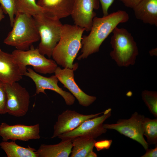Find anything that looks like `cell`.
<instances>
[{
	"mask_svg": "<svg viewBox=\"0 0 157 157\" xmlns=\"http://www.w3.org/2000/svg\"><path fill=\"white\" fill-rule=\"evenodd\" d=\"M33 17L40 40L38 49L41 54L50 58L60 38L63 24L60 19L44 13Z\"/></svg>",
	"mask_w": 157,
	"mask_h": 157,
	"instance_id": "5",
	"label": "cell"
},
{
	"mask_svg": "<svg viewBox=\"0 0 157 157\" xmlns=\"http://www.w3.org/2000/svg\"><path fill=\"white\" fill-rule=\"evenodd\" d=\"M129 16L125 11L118 10L101 17H95L89 34L82 37L81 54L78 60L87 58L89 56L98 52L104 40L120 23L129 20Z\"/></svg>",
	"mask_w": 157,
	"mask_h": 157,
	"instance_id": "1",
	"label": "cell"
},
{
	"mask_svg": "<svg viewBox=\"0 0 157 157\" xmlns=\"http://www.w3.org/2000/svg\"><path fill=\"white\" fill-rule=\"evenodd\" d=\"M11 31L3 42L16 49L28 50L33 43L40 40V37L33 16L17 12L15 15Z\"/></svg>",
	"mask_w": 157,
	"mask_h": 157,
	"instance_id": "3",
	"label": "cell"
},
{
	"mask_svg": "<svg viewBox=\"0 0 157 157\" xmlns=\"http://www.w3.org/2000/svg\"><path fill=\"white\" fill-rule=\"evenodd\" d=\"M75 70L69 68L62 69L58 67L54 73L58 81L76 99L79 104L88 107L96 100L97 97L87 94L78 87L74 79V71Z\"/></svg>",
	"mask_w": 157,
	"mask_h": 157,
	"instance_id": "14",
	"label": "cell"
},
{
	"mask_svg": "<svg viewBox=\"0 0 157 157\" xmlns=\"http://www.w3.org/2000/svg\"><path fill=\"white\" fill-rule=\"evenodd\" d=\"M73 147L71 139L54 144H41L37 150L38 157H68Z\"/></svg>",
	"mask_w": 157,
	"mask_h": 157,
	"instance_id": "18",
	"label": "cell"
},
{
	"mask_svg": "<svg viewBox=\"0 0 157 157\" xmlns=\"http://www.w3.org/2000/svg\"><path fill=\"white\" fill-rule=\"evenodd\" d=\"M112 140H103L96 141L94 144L97 150L100 151L104 149H109L111 144Z\"/></svg>",
	"mask_w": 157,
	"mask_h": 157,
	"instance_id": "26",
	"label": "cell"
},
{
	"mask_svg": "<svg viewBox=\"0 0 157 157\" xmlns=\"http://www.w3.org/2000/svg\"><path fill=\"white\" fill-rule=\"evenodd\" d=\"M24 75L30 78L34 82L36 87L35 95L40 93L46 94V90L53 91L60 95L64 99L66 104L68 106L73 105L75 97L71 93L63 90L58 86V81L55 75L46 77L38 74L30 68H27Z\"/></svg>",
	"mask_w": 157,
	"mask_h": 157,
	"instance_id": "10",
	"label": "cell"
},
{
	"mask_svg": "<svg viewBox=\"0 0 157 157\" xmlns=\"http://www.w3.org/2000/svg\"><path fill=\"white\" fill-rule=\"evenodd\" d=\"M40 131L39 124L30 126L21 124L10 125L3 122L0 125V136L3 141L11 140L27 141L39 139Z\"/></svg>",
	"mask_w": 157,
	"mask_h": 157,
	"instance_id": "13",
	"label": "cell"
},
{
	"mask_svg": "<svg viewBox=\"0 0 157 157\" xmlns=\"http://www.w3.org/2000/svg\"><path fill=\"white\" fill-rule=\"evenodd\" d=\"M7 95L6 113L16 117L25 115L30 103V95L26 88L18 83H5Z\"/></svg>",
	"mask_w": 157,
	"mask_h": 157,
	"instance_id": "8",
	"label": "cell"
},
{
	"mask_svg": "<svg viewBox=\"0 0 157 157\" xmlns=\"http://www.w3.org/2000/svg\"><path fill=\"white\" fill-rule=\"evenodd\" d=\"M0 4L4 13L8 15L10 26L12 27L14 16L17 13L16 0H0Z\"/></svg>",
	"mask_w": 157,
	"mask_h": 157,
	"instance_id": "24",
	"label": "cell"
},
{
	"mask_svg": "<svg viewBox=\"0 0 157 157\" xmlns=\"http://www.w3.org/2000/svg\"><path fill=\"white\" fill-rule=\"evenodd\" d=\"M85 31L75 24L63 25L60 38L52 55L57 64L64 68L77 69L78 64H74L73 62L81 48L82 35Z\"/></svg>",
	"mask_w": 157,
	"mask_h": 157,
	"instance_id": "2",
	"label": "cell"
},
{
	"mask_svg": "<svg viewBox=\"0 0 157 157\" xmlns=\"http://www.w3.org/2000/svg\"><path fill=\"white\" fill-rule=\"evenodd\" d=\"M133 9L137 19L157 26V0H142Z\"/></svg>",
	"mask_w": 157,
	"mask_h": 157,
	"instance_id": "17",
	"label": "cell"
},
{
	"mask_svg": "<svg viewBox=\"0 0 157 157\" xmlns=\"http://www.w3.org/2000/svg\"><path fill=\"white\" fill-rule=\"evenodd\" d=\"M99 0H74L71 16L75 25L89 32L96 16L94 10L99 9Z\"/></svg>",
	"mask_w": 157,
	"mask_h": 157,
	"instance_id": "11",
	"label": "cell"
},
{
	"mask_svg": "<svg viewBox=\"0 0 157 157\" xmlns=\"http://www.w3.org/2000/svg\"><path fill=\"white\" fill-rule=\"evenodd\" d=\"M16 4L17 13L32 16L44 13L43 10L37 4L35 0H16Z\"/></svg>",
	"mask_w": 157,
	"mask_h": 157,
	"instance_id": "22",
	"label": "cell"
},
{
	"mask_svg": "<svg viewBox=\"0 0 157 157\" xmlns=\"http://www.w3.org/2000/svg\"><path fill=\"white\" fill-rule=\"evenodd\" d=\"M7 101V95L5 86V83L0 81V114L6 113V107Z\"/></svg>",
	"mask_w": 157,
	"mask_h": 157,
	"instance_id": "25",
	"label": "cell"
},
{
	"mask_svg": "<svg viewBox=\"0 0 157 157\" xmlns=\"http://www.w3.org/2000/svg\"><path fill=\"white\" fill-rule=\"evenodd\" d=\"M112 33L110 43L113 49L110 53L112 59L119 67L134 65L139 53L131 34L126 29L117 26Z\"/></svg>",
	"mask_w": 157,
	"mask_h": 157,
	"instance_id": "4",
	"label": "cell"
},
{
	"mask_svg": "<svg viewBox=\"0 0 157 157\" xmlns=\"http://www.w3.org/2000/svg\"><path fill=\"white\" fill-rule=\"evenodd\" d=\"M18 63L24 73L27 71L26 66L31 65L36 72L47 74L54 73L58 67L54 60L46 58L37 48L33 45L27 50H14L11 53Z\"/></svg>",
	"mask_w": 157,
	"mask_h": 157,
	"instance_id": "6",
	"label": "cell"
},
{
	"mask_svg": "<svg viewBox=\"0 0 157 157\" xmlns=\"http://www.w3.org/2000/svg\"><path fill=\"white\" fill-rule=\"evenodd\" d=\"M149 53L151 56L157 55V48L153 49L150 51Z\"/></svg>",
	"mask_w": 157,
	"mask_h": 157,
	"instance_id": "31",
	"label": "cell"
},
{
	"mask_svg": "<svg viewBox=\"0 0 157 157\" xmlns=\"http://www.w3.org/2000/svg\"><path fill=\"white\" fill-rule=\"evenodd\" d=\"M0 146L8 157H38L35 149L29 146L27 147L21 146L14 141H3L0 143Z\"/></svg>",
	"mask_w": 157,
	"mask_h": 157,
	"instance_id": "19",
	"label": "cell"
},
{
	"mask_svg": "<svg viewBox=\"0 0 157 157\" xmlns=\"http://www.w3.org/2000/svg\"><path fill=\"white\" fill-rule=\"evenodd\" d=\"M104 112L84 115L75 110L67 109L58 115L54 126V132L51 138L58 137L63 134L71 131L85 121L99 116Z\"/></svg>",
	"mask_w": 157,
	"mask_h": 157,
	"instance_id": "12",
	"label": "cell"
},
{
	"mask_svg": "<svg viewBox=\"0 0 157 157\" xmlns=\"http://www.w3.org/2000/svg\"><path fill=\"white\" fill-rule=\"evenodd\" d=\"M157 144L155 145L154 148L147 149L144 154L141 157H157Z\"/></svg>",
	"mask_w": 157,
	"mask_h": 157,
	"instance_id": "29",
	"label": "cell"
},
{
	"mask_svg": "<svg viewBox=\"0 0 157 157\" xmlns=\"http://www.w3.org/2000/svg\"><path fill=\"white\" fill-rule=\"evenodd\" d=\"M101 3L103 16L108 15V9L112 4L114 0H99Z\"/></svg>",
	"mask_w": 157,
	"mask_h": 157,
	"instance_id": "27",
	"label": "cell"
},
{
	"mask_svg": "<svg viewBox=\"0 0 157 157\" xmlns=\"http://www.w3.org/2000/svg\"><path fill=\"white\" fill-rule=\"evenodd\" d=\"M73 144L71 157H88L93 151L96 141L94 139L78 137L71 139Z\"/></svg>",
	"mask_w": 157,
	"mask_h": 157,
	"instance_id": "20",
	"label": "cell"
},
{
	"mask_svg": "<svg viewBox=\"0 0 157 157\" xmlns=\"http://www.w3.org/2000/svg\"><path fill=\"white\" fill-rule=\"evenodd\" d=\"M112 109L109 108L104 111L101 116L85 121L73 130L59 135L58 137L62 140L83 137L95 139L103 134L107 129L103 126L105 121L110 117Z\"/></svg>",
	"mask_w": 157,
	"mask_h": 157,
	"instance_id": "9",
	"label": "cell"
},
{
	"mask_svg": "<svg viewBox=\"0 0 157 157\" xmlns=\"http://www.w3.org/2000/svg\"><path fill=\"white\" fill-rule=\"evenodd\" d=\"M143 134L150 145L157 144V118H144L143 123Z\"/></svg>",
	"mask_w": 157,
	"mask_h": 157,
	"instance_id": "21",
	"label": "cell"
},
{
	"mask_svg": "<svg viewBox=\"0 0 157 157\" xmlns=\"http://www.w3.org/2000/svg\"><path fill=\"white\" fill-rule=\"evenodd\" d=\"M142 99L150 112L157 117V92L156 91L145 90L142 92Z\"/></svg>",
	"mask_w": 157,
	"mask_h": 157,
	"instance_id": "23",
	"label": "cell"
},
{
	"mask_svg": "<svg viewBox=\"0 0 157 157\" xmlns=\"http://www.w3.org/2000/svg\"><path fill=\"white\" fill-rule=\"evenodd\" d=\"M127 7L132 8H134L142 0H119Z\"/></svg>",
	"mask_w": 157,
	"mask_h": 157,
	"instance_id": "28",
	"label": "cell"
},
{
	"mask_svg": "<svg viewBox=\"0 0 157 157\" xmlns=\"http://www.w3.org/2000/svg\"><path fill=\"white\" fill-rule=\"evenodd\" d=\"M74 0H38L37 4L44 13L60 19L71 15Z\"/></svg>",
	"mask_w": 157,
	"mask_h": 157,
	"instance_id": "16",
	"label": "cell"
},
{
	"mask_svg": "<svg viewBox=\"0 0 157 157\" xmlns=\"http://www.w3.org/2000/svg\"><path fill=\"white\" fill-rule=\"evenodd\" d=\"M24 73L12 54L0 49V81L10 84L20 81Z\"/></svg>",
	"mask_w": 157,
	"mask_h": 157,
	"instance_id": "15",
	"label": "cell"
},
{
	"mask_svg": "<svg viewBox=\"0 0 157 157\" xmlns=\"http://www.w3.org/2000/svg\"><path fill=\"white\" fill-rule=\"evenodd\" d=\"M145 117L135 112L128 119H119L115 124H104L103 126L107 129L115 130L135 141L146 150L149 145L143 134V123Z\"/></svg>",
	"mask_w": 157,
	"mask_h": 157,
	"instance_id": "7",
	"label": "cell"
},
{
	"mask_svg": "<svg viewBox=\"0 0 157 157\" xmlns=\"http://www.w3.org/2000/svg\"><path fill=\"white\" fill-rule=\"evenodd\" d=\"M4 13L2 8L0 6V21L5 17V16L3 14Z\"/></svg>",
	"mask_w": 157,
	"mask_h": 157,
	"instance_id": "30",
	"label": "cell"
}]
</instances>
